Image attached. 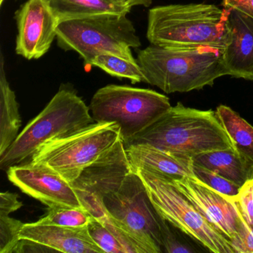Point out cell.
<instances>
[{"mask_svg": "<svg viewBox=\"0 0 253 253\" xmlns=\"http://www.w3.org/2000/svg\"><path fill=\"white\" fill-rule=\"evenodd\" d=\"M223 50L211 47H161L139 50L137 62L145 83L164 92H189L214 84L226 76Z\"/></svg>", "mask_w": 253, "mask_h": 253, "instance_id": "cell-1", "label": "cell"}, {"mask_svg": "<svg viewBox=\"0 0 253 253\" xmlns=\"http://www.w3.org/2000/svg\"><path fill=\"white\" fill-rule=\"evenodd\" d=\"M146 143L180 158L234 148L215 112L178 103L125 145Z\"/></svg>", "mask_w": 253, "mask_h": 253, "instance_id": "cell-2", "label": "cell"}, {"mask_svg": "<svg viewBox=\"0 0 253 253\" xmlns=\"http://www.w3.org/2000/svg\"><path fill=\"white\" fill-rule=\"evenodd\" d=\"M227 8L210 4L151 8L146 38L161 47L206 46L223 50L230 42Z\"/></svg>", "mask_w": 253, "mask_h": 253, "instance_id": "cell-3", "label": "cell"}, {"mask_svg": "<svg viewBox=\"0 0 253 253\" xmlns=\"http://www.w3.org/2000/svg\"><path fill=\"white\" fill-rule=\"evenodd\" d=\"M57 45L74 51L91 66L100 54H110L134 63L131 48L141 46L132 22L127 14H100L63 20L57 25Z\"/></svg>", "mask_w": 253, "mask_h": 253, "instance_id": "cell-4", "label": "cell"}, {"mask_svg": "<svg viewBox=\"0 0 253 253\" xmlns=\"http://www.w3.org/2000/svg\"><path fill=\"white\" fill-rule=\"evenodd\" d=\"M90 109L72 87L62 85L45 109L27 124L5 153L0 167L8 170L32 155L44 143L75 132L94 122Z\"/></svg>", "mask_w": 253, "mask_h": 253, "instance_id": "cell-5", "label": "cell"}, {"mask_svg": "<svg viewBox=\"0 0 253 253\" xmlns=\"http://www.w3.org/2000/svg\"><path fill=\"white\" fill-rule=\"evenodd\" d=\"M169 99L157 91L127 85H109L97 90L90 103L96 123H116L124 143L171 109Z\"/></svg>", "mask_w": 253, "mask_h": 253, "instance_id": "cell-6", "label": "cell"}, {"mask_svg": "<svg viewBox=\"0 0 253 253\" xmlns=\"http://www.w3.org/2000/svg\"><path fill=\"white\" fill-rule=\"evenodd\" d=\"M138 173L159 214L183 234L214 253H235L229 240L217 232L177 187L171 177L143 169Z\"/></svg>", "mask_w": 253, "mask_h": 253, "instance_id": "cell-7", "label": "cell"}, {"mask_svg": "<svg viewBox=\"0 0 253 253\" xmlns=\"http://www.w3.org/2000/svg\"><path fill=\"white\" fill-rule=\"evenodd\" d=\"M121 139L116 123L94 122L85 128L41 146L29 162L42 164L69 183Z\"/></svg>", "mask_w": 253, "mask_h": 253, "instance_id": "cell-8", "label": "cell"}, {"mask_svg": "<svg viewBox=\"0 0 253 253\" xmlns=\"http://www.w3.org/2000/svg\"><path fill=\"white\" fill-rule=\"evenodd\" d=\"M103 203L114 223L146 253H163L162 227L167 220L157 211L137 171L133 169L118 191L105 198Z\"/></svg>", "mask_w": 253, "mask_h": 253, "instance_id": "cell-9", "label": "cell"}, {"mask_svg": "<svg viewBox=\"0 0 253 253\" xmlns=\"http://www.w3.org/2000/svg\"><path fill=\"white\" fill-rule=\"evenodd\" d=\"M132 171L125 144L120 139L109 151L84 169L71 184L84 210L101 221L108 216L104 198L118 191Z\"/></svg>", "mask_w": 253, "mask_h": 253, "instance_id": "cell-10", "label": "cell"}, {"mask_svg": "<svg viewBox=\"0 0 253 253\" xmlns=\"http://www.w3.org/2000/svg\"><path fill=\"white\" fill-rule=\"evenodd\" d=\"M172 180L206 220L229 242L242 238L249 230L235 200L195 177H175Z\"/></svg>", "mask_w": 253, "mask_h": 253, "instance_id": "cell-11", "label": "cell"}, {"mask_svg": "<svg viewBox=\"0 0 253 253\" xmlns=\"http://www.w3.org/2000/svg\"><path fill=\"white\" fill-rule=\"evenodd\" d=\"M10 181L22 192L48 207L83 209L72 184L52 169L42 164L29 162L7 170Z\"/></svg>", "mask_w": 253, "mask_h": 253, "instance_id": "cell-12", "label": "cell"}, {"mask_svg": "<svg viewBox=\"0 0 253 253\" xmlns=\"http://www.w3.org/2000/svg\"><path fill=\"white\" fill-rule=\"evenodd\" d=\"M18 35L15 51L27 60L48 52L57 38L58 21L45 0H29L15 13Z\"/></svg>", "mask_w": 253, "mask_h": 253, "instance_id": "cell-13", "label": "cell"}, {"mask_svg": "<svg viewBox=\"0 0 253 253\" xmlns=\"http://www.w3.org/2000/svg\"><path fill=\"white\" fill-rule=\"evenodd\" d=\"M230 42L223 51L226 75L253 81V18L235 8H227Z\"/></svg>", "mask_w": 253, "mask_h": 253, "instance_id": "cell-14", "label": "cell"}, {"mask_svg": "<svg viewBox=\"0 0 253 253\" xmlns=\"http://www.w3.org/2000/svg\"><path fill=\"white\" fill-rule=\"evenodd\" d=\"M20 238L62 253H104L91 238L88 226L73 227L37 222L24 223L20 229Z\"/></svg>", "mask_w": 253, "mask_h": 253, "instance_id": "cell-15", "label": "cell"}, {"mask_svg": "<svg viewBox=\"0 0 253 253\" xmlns=\"http://www.w3.org/2000/svg\"><path fill=\"white\" fill-rule=\"evenodd\" d=\"M133 169H143L169 177H192L191 158H180L146 143L125 145Z\"/></svg>", "mask_w": 253, "mask_h": 253, "instance_id": "cell-16", "label": "cell"}, {"mask_svg": "<svg viewBox=\"0 0 253 253\" xmlns=\"http://www.w3.org/2000/svg\"><path fill=\"white\" fill-rule=\"evenodd\" d=\"M191 161L241 187L253 179V163L241 156L234 148L199 154L192 157Z\"/></svg>", "mask_w": 253, "mask_h": 253, "instance_id": "cell-17", "label": "cell"}, {"mask_svg": "<svg viewBox=\"0 0 253 253\" xmlns=\"http://www.w3.org/2000/svg\"><path fill=\"white\" fill-rule=\"evenodd\" d=\"M22 121L15 93L10 86L5 69L3 54L0 55V157L19 135Z\"/></svg>", "mask_w": 253, "mask_h": 253, "instance_id": "cell-18", "label": "cell"}, {"mask_svg": "<svg viewBox=\"0 0 253 253\" xmlns=\"http://www.w3.org/2000/svg\"><path fill=\"white\" fill-rule=\"evenodd\" d=\"M58 23L63 20L100 14H128L129 7L115 0H45Z\"/></svg>", "mask_w": 253, "mask_h": 253, "instance_id": "cell-19", "label": "cell"}, {"mask_svg": "<svg viewBox=\"0 0 253 253\" xmlns=\"http://www.w3.org/2000/svg\"><path fill=\"white\" fill-rule=\"evenodd\" d=\"M216 115L232 142L234 149L253 163V126L231 108L220 105Z\"/></svg>", "mask_w": 253, "mask_h": 253, "instance_id": "cell-20", "label": "cell"}, {"mask_svg": "<svg viewBox=\"0 0 253 253\" xmlns=\"http://www.w3.org/2000/svg\"><path fill=\"white\" fill-rule=\"evenodd\" d=\"M111 76L130 80L133 84L145 83V77L138 63L110 54H100L91 63Z\"/></svg>", "mask_w": 253, "mask_h": 253, "instance_id": "cell-21", "label": "cell"}, {"mask_svg": "<svg viewBox=\"0 0 253 253\" xmlns=\"http://www.w3.org/2000/svg\"><path fill=\"white\" fill-rule=\"evenodd\" d=\"M91 216L85 210L67 207H48V212L37 223L63 226H88Z\"/></svg>", "mask_w": 253, "mask_h": 253, "instance_id": "cell-22", "label": "cell"}, {"mask_svg": "<svg viewBox=\"0 0 253 253\" xmlns=\"http://www.w3.org/2000/svg\"><path fill=\"white\" fill-rule=\"evenodd\" d=\"M190 168L195 179L202 182L209 187L235 201L239 194L241 186L211 170L194 164L192 161Z\"/></svg>", "mask_w": 253, "mask_h": 253, "instance_id": "cell-23", "label": "cell"}, {"mask_svg": "<svg viewBox=\"0 0 253 253\" xmlns=\"http://www.w3.org/2000/svg\"><path fill=\"white\" fill-rule=\"evenodd\" d=\"M24 223L8 214H0V253H13L20 241Z\"/></svg>", "mask_w": 253, "mask_h": 253, "instance_id": "cell-24", "label": "cell"}, {"mask_svg": "<svg viewBox=\"0 0 253 253\" xmlns=\"http://www.w3.org/2000/svg\"><path fill=\"white\" fill-rule=\"evenodd\" d=\"M88 228L91 238L104 253H126L118 238L100 220L91 217Z\"/></svg>", "mask_w": 253, "mask_h": 253, "instance_id": "cell-25", "label": "cell"}, {"mask_svg": "<svg viewBox=\"0 0 253 253\" xmlns=\"http://www.w3.org/2000/svg\"><path fill=\"white\" fill-rule=\"evenodd\" d=\"M172 225L168 221L164 223L162 227L163 252L168 253H195L196 250L186 242V240L177 232L172 229Z\"/></svg>", "mask_w": 253, "mask_h": 253, "instance_id": "cell-26", "label": "cell"}, {"mask_svg": "<svg viewBox=\"0 0 253 253\" xmlns=\"http://www.w3.org/2000/svg\"><path fill=\"white\" fill-rule=\"evenodd\" d=\"M235 201L246 223L253 227V179L241 186Z\"/></svg>", "mask_w": 253, "mask_h": 253, "instance_id": "cell-27", "label": "cell"}, {"mask_svg": "<svg viewBox=\"0 0 253 253\" xmlns=\"http://www.w3.org/2000/svg\"><path fill=\"white\" fill-rule=\"evenodd\" d=\"M18 195L9 192L0 194V214H10L23 207V203L18 200Z\"/></svg>", "mask_w": 253, "mask_h": 253, "instance_id": "cell-28", "label": "cell"}, {"mask_svg": "<svg viewBox=\"0 0 253 253\" xmlns=\"http://www.w3.org/2000/svg\"><path fill=\"white\" fill-rule=\"evenodd\" d=\"M235 253H253V227L249 226V230L241 238L230 241Z\"/></svg>", "mask_w": 253, "mask_h": 253, "instance_id": "cell-29", "label": "cell"}, {"mask_svg": "<svg viewBox=\"0 0 253 253\" xmlns=\"http://www.w3.org/2000/svg\"><path fill=\"white\" fill-rule=\"evenodd\" d=\"M222 5L226 8H235L253 18V0H223Z\"/></svg>", "mask_w": 253, "mask_h": 253, "instance_id": "cell-30", "label": "cell"}, {"mask_svg": "<svg viewBox=\"0 0 253 253\" xmlns=\"http://www.w3.org/2000/svg\"><path fill=\"white\" fill-rule=\"evenodd\" d=\"M115 1L121 5L131 8L134 6H143L148 8L152 5L153 0H115Z\"/></svg>", "mask_w": 253, "mask_h": 253, "instance_id": "cell-31", "label": "cell"}, {"mask_svg": "<svg viewBox=\"0 0 253 253\" xmlns=\"http://www.w3.org/2000/svg\"><path fill=\"white\" fill-rule=\"evenodd\" d=\"M4 1H5V0H0V5H2V3H3Z\"/></svg>", "mask_w": 253, "mask_h": 253, "instance_id": "cell-32", "label": "cell"}]
</instances>
